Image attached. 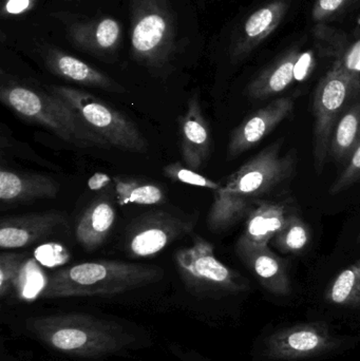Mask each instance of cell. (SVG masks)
<instances>
[{
    "mask_svg": "<svg viewBox=\"0 0 360 361\" xmlns=\"http://www.w3.org/2000/svg\"><path fill=\"white\" fill-rule=\"evenodd\" d=\"M23 330L49 351L68 358L99 360L145 347L135 326L108 316L58 312L29 316Z\"/></svg>",
    "mask_w": 360,
    "mask_h": 361,
    "instance_id": "cell-1",
    "label": "cell"
},
{
    "mask_svg": "<svg viewBox=\"0 0 360 361\" xmlns=\"http://www.w3.org/2000/svg\"><path fill=\"white\" fill-rule=\"evenodd\" d=\"M295 169V157L280 154L278 144L268 146L230 176L225 184L213 191V202L207 214V226L220 233L236 224Z\"/></svg>",
    "mask_w": 360,
    "mask_h": 361,
    "instance_id": "cell-2",
    "label": "cell"
},
{
    "mask_svg": "<svg viewBox=\"0 0 360 361\" xmlns=\"http://www.w3.org/2000/svg\"><path fill=\"white\" fill-rule=\"evenodd\" d=\"M163 269L154 265L124 261L99 260L63 267L46 279L42 299L114 296L149 286L162 279Z\"/></svg>",
    "mask_w": 360,
    "mask_h": 361,
    "instance_id": "cell-3",
    "label": "cell"
},
{
    "mask_svg": "<svg viewBox=\"0 0 360 361\" xmlns=\"http://www.w3.org/2000/svg\"><path fill=\"white\" fill-rule=\"evenodd\" d=\"M0 101L25 122L39 125L80 148L110 146L93 133L63 99L51 92L15 82L0 87Z\"/></svg>",
    "mask_w": 360,
    "mask_h": 361,
    "instance_id": "cell-4",
    "label": "cell"
},
{
    "mask_svg": "<svg viewBox=\"0 0 360 361\" xmlns=\"http://www.w3.org/2000/svg\"><path fill=\"white\" fill-rule=\"evenodd\" d=\"M130 15L133 59L148 69L166 67L177 51L169 0H130Z\"/></svg>",
    "mask_w": 360,
    "mask_h": 361,
    "instance_id": "cell-5",
    "label": "cell"
},
{
    "mask_svg": "<svg viewBox=\"0 0 360 361\" xmlns=\"http://www.w3.org/2000/svg\"><path fill=\"white\" fill-rule=\"evenodd\" d=\"M51 93L70 106L82 122L110 146L143 154L148 144L137 125L95 95L67 86H51Z\"/></svg>",
    "mask_w": 360,
    "mask_h": 361,
    "instance_id": "cell-6",
    "label": "cell"
},
{
    "mask_svg": "<svg viewBox=\"0 0 360 361\" xmlns=\"http://www.w3.org/2000/svg\"><path fill=\"white\" fill-rule=\"evenodd\" d=\"M175 261L182 282L194 296L213 298L247 288V280L222 263L204 238L196 237L192 245L178 250Z\"/></svg>",
    "mask_w": 360,
    "mask_h": 361,
    "instance_id": "cell-7",
    "label": "cell"
},
{
    "mask_svg": "<svg viewBox=\"0 0 360 361\" xmlns=\"http://www.w3.org/2000/svg\"><path fill=\"white\" fill-rule=\"evenodd\" d=\"M352 88V82L348 75L335 72L323 82L315 95L313 154L317 173H321L325 159L329 156L334 127L349 108Z\"/></svg>",
    "mask_w": 360,
    "mask_h": 361,
    "instance_id": "cell-8",
    "label": "cell"
},
{
    "mask_svg": "<svg viewBox=\"0 0 360 361\" xmlns=\"http://www.w3.org/2000/svg\"><path fill=\"white\" fill-rule=\"evenodd\" d=\"M196 223L163 210L144 214L127 231L125 250L132 258H147L164 250L175 240L190 233Z\"/></svg>",
    "mask_w": 360,
    "mask_h": 361,
    "instance_id": "cell-9",
    "label": "cell"
},
{
    "mask_svg": "<svg viewBox=\"0 0 360 361\" xmlns=\"http://www.w3.org/2000/svg\"><path fill=\"white\" fill-rule=\"evenodd\" d=\"M293 110V99L283 97L254 112L232 131L228 145V158L232 160L253 149Z\"/></svg>",
    "mask_w": 360,
    "mask_h": 361,
    "instance_id": "cell-10",
    "label": "cell"
},
{
    "mask_svg": "<svg viewBox=\"0 0 360 361\" xmlns=\"http://www.w3.org/2000/svg\"><path fill=\"white\" fill-rule=\"evenodd\" d=\"M180 128L184 164L194 171H200L211 156L213 139L198 95L194 94L188 99L187 108L180 118Z\"/></svg>",
    "mask_w": 360,
    "mask_h": 361,
    "instance_id": "cell-11",
    "label": "cell"
},
{
    "mask_svg": "<svg viewBox=\"0 0 360 361\" xmlns=\"http://www.w3.org/2000/svg\"><path fill=\"white\" fill-rule=\"evenodd\" d=\"M65 221V214L56 210L6 216L0 221V247H25L52 233Z\"/></svg>",
    "mask_w": 360,
    "mask_h": 361,
    "instance_id": "cell-12",
    "label": "cell"
},
{
    "mask_svg": "<svg viewBox=\"0 0 360 361\" xmlns=\"http://www.w3.org/2000/svg\"><path fill=\"white\" fill-rule=\"evenodd\" d=\"M67 33L74 46L97 56L114 54L122 42L120 23L112 17L74 21L68 25Z\"/></svg>",
    "mask_w": 360,
    "mask_h": 361,
    "instance_id": "cell-13",
    "label": "cell"
},
{
    "mask_svg": "<svg viewBox=\"0 0 360 361\" xmlns=\"http://www.w3.org/2000/svg\"><path fill=\"white\" fill-rule=\"evenodd\" d=\"M46 67L54 75L80 86L101 89L113 93H125L126 89L97 68L54 47L44 51Z\"/></svg>",
    "mask_w": 360,
    "mask_h": 361,
    "instance_id": "cell-14",
    "label": "cell"
},
{
    "mask_svg": "<svg viewBox=\"0 0 360 361\" xmlns=\"http://www.w3.org/2000/svg\"><path fill=\"white\" fill-rule=\"evenodd\" d=\"M58 191V184L46 176L0 169V201L4 205L54 199Z\"/></svg>",
    "mask_w": 360,
    "mask_h": 361,
    "instance_id": "cell-15",
    "label": "cell"
},
{
    "mask_svg": "<svg viewBox=\"0 0 360 361\" xmlns=\"http://www.w3.org/2000/svg\"><path fill=\"white\" fill-rule=\"evenodd\" d=\"M236 252L239 258L268 290L276 293L289 290V277L285 262L270 250L268 245H257L239 238Z\"/></svg>",
    "mask_w": 360,
    "mask_h": 361,
    "instance_id": "cell-16",
    "label": "cell"
},
{
    "mask_svg": "<svg viewBox=\"0 0 360 361\" xmlns=\"http://www.w3.org/2000/svg\"><path fill=\"white\" fill-rule=\"evenodd\" d=\"M113 205L108 199L93 202L80 216L75 227V237L84 250H97L107 239L116 222Z\"/></svg>",
    "mask_w": 360,
    "mask_h": 361,
    "instance_id": "cell-17",
    "label": "cell"
},
{
    "mask_svg": "<svg viewBox=\"0 0 360 361\" xmlns=\"http://www.w3.org/2000/svg\"><path fill=\"white\" fill-rule=\"evenodd\" d=\"M289 214L283 202L261 201L247 214L240 238L257 245L268 246L283 228Z\"/></svg>",
    "mask_w": 360,
    "mask_h": 361,
    "instance_id": "cell-18",
    "label": "cell"
},
{
    "mask_svg": "<svg viewBox=\"0 0 360 361\" xmlns=\"http://www.w3.org/2000/svg\"><path fill=\"white\" fill-rule=\"evenodd\" d=\"M360 144V103L350 106L334 127L329 156L337 162H348Z\"/></svg>",
    "mask_w": 360,
    "mask_h": 361,
    "instance_id": "cell-19",
    "label": "cell"
},
{
    "mask_svg": "<svg viewBox=\"0 0 360 361\" xmlns=\"http://www.w3.org/2000/svg\"><path fill=\"white\" fill-rule=\"evenodd\" d=\"M116 192L120 206L127 204L135 205H158L166 200L162 187L154 183L142 182L135 179L114 178Z\"/></svg>",
    "mask_w": 360,
    "mask_h": 361,
    "instance_id": "cell-20",
    "label": "cell"
},
{
    "mask_svg": "<svg viewBox=\"0 0 360 361\" xmlns=\"http://www.w3.org/2000/svg\"><path fill=\"white\" fill-rule=\"evenodd\" d=\"M310 240L308 224L297 214H290L272 242L283 254H299L306 250Z\"/></svg>",
    "mask_w": 360,
    "mask_h": 361,
    "instance_id": "cell-21",
    "label": "cell"
},
{
    "mask_svg": "<svg viewBox=\"0 0 360 361\" xmlns=\"http://www.w3.org/2000/svg\"><path fill=\"white\" fill-rule=\"evenodd\" d=\"M328 297L336 305H359L360 260L340 271L330 286Z\"/></svg>",
    "mask_w": 360,
    "mask_h": 361,
    "instance_id": "cell-22",
    "label": "cell"
},
{
    "mask_svg": "<svg viewBox=\"0 0 360 361\" xmlns=\"http://www.w3.org/2000/svg\"><path fill=\"white\" fill-rule=\"evenodd\" d=\"M27 261L25 255L2 252L0 256V297L2 299L12 293H18L19 282Z\"/></svg>",
    "mask_w": 360,
    "mask_h": 361,
    "instance_id": "cell-23",
    "label": "cell"
},
{
    "mask_svg": "<svg viewBox=\"0 0 360 361\" xmlns=\"http://www.w3.org/2000/svg\"><path fill=\"white\" fill-rule=\"evenodd\" d=\"M294 66L292 61H285L273 71L263 82H257L252 87L249 93L255 99H266L270 95L283 92L294 78Z\"/></svg>",
    "mask_w": 360,
    "mask_h": 361,
    "instance_id": "cell-24",
    "label": "cell"
},
{
    "mask_svg": "<svg viewBox=\"0 0 360 361\" xmlns=\"http://www.w3.org/2000/svg\"><path fill=\"white\" fill-rule=\"evenodd\" d=\"M163 173L167 179L173 182L184 183V184L192 185V186L202 187V188L211 189L216 191L222 186L220 183L209 179L203 175L198 173V171L183 166L181 163L175 162L167 164L163 169Z\"/></svg>",
    "mask_w": 360,
    "mask_h": 361,
    "instance_id": "cell-25",
    "label": "cell"
},
{
    "mask_svg": "<svg viewBox=\"0 0 360 361\" xmlns=\"http://www.w3.org/2000/svg\"><path fill=\"white\" fill-rule=\"evenodd\" d=\"M323 343V337L313 330L294 331L287 335L285 341L287 349L296 354H308L316 351Z\"/></svg>",
    "mask_w": 360,
    "mask_h": 361,
    "instance_id": "cell-26",
    "label": "cell"
},
{
    "mask_svg": "<svg viewBox=\"0 0 360 361\" xmlns=\"http://www.w3.org/2000/svg\"><path fill=\"white\" fill-rule=\"evenodd\" d=\"M357 183H360V144L349 159L346 169L330 187V193L337 195Z\"/></svg>",
    "mask_w": 360,
    "mask_h": 361,
    "instance_id": "cell-27",
    "label": "cell"
},
{
    "mask_svg": "<svg viewBox=\"0 0 360 361\" xmlns=\"http://www.w3.org/2000/svg\"><path fill=\"white\" fill-rule=\"evenodd\" d=\"M36 258L48 267H54L61 263H65L67 261L69 254L63 246L57 244H48V245L38 247L35 252Z\"/></svg>",
    "mask_w": 360,
    "mask_h": 361,
    "instance_id": "cell-28",
    "label": "cell"
},
{
    "mask_svg": "<svg viewBox=\"0 0 360 361\" xmlns=\"http://www.w3.org/2000/svg\"><path fill=\"white\" fill-rule=\"evenodd\" d=\"M273 13L268 8H261L249 17L245 23V33L249 37H256L268 29L272 23Z\"/></svg>",
    "mask_w": 360,
    "mask_h": 361,
    "instance_id": "cell-29",
    "label": "cell"
},
{
    "mask_svg": "<svg viewBox=\"0 0 360 361\" xmlns=\"http://www.w3.org/2000/svg\"><path fill=\"white\" fill-rule=\"evenodd\" d=\"M37 0H4L1 8L2 18L20 16L33 10Z\"/></svg>",
    "mask_w": 360,
    "mask_h": 361,
    "instance_id": "cell-30",
    "label": "cell"
},
{
    "mask_svg": "<svg viewBox=\"0 0 360 361\" xmlns=\"http://www.w3.org/2000/svg\"><path fill=\"white\" fill-rule=\"evenodd\" d=\"M311 63H312V56L310 53H304L299 57L297 63L294 66V78L296 80H304L306 78L309 69H310Z\"/></svg>",
    "mask_w": 360,
    "mask_h": 361,
    "instance_id": "cell-31",
    "label": "cell"
},
{
    "mask_svg": "<svg viewBox=\"0 0 360 361\" xmlns=\"http://www.w3.org/2000/svg\"><path fill=\"white\" fill-rule=\"evenodd\" d=\"M111 183V178L103 173H95L88 180V186L90 190L97 191L105 188Z\"/></svg>",
    "mask_w": 360,
    "mask_h": 361,
    "instance_id": "cell-32",
    "label": "cell"
},
{
    "mask_svg": "<svg viewBox=\"0 0 360 361\" xmlns=\"http://www.w3.org/2000/svg\"><path fill=\"white\" fill-rule=\"evenodd\" d=\"M346 65L351 71L360 72V42H357L349 53Z\"/></svg>",
    "mask_w": 360,
    "mask_h": 361,
    "instance_id": "cell-33",
    "label": "cell"
},
{
    "mask_svg": "<svg viewBox=\"0 0 360 361\" xmlns=\"http://www.w3.org/2000/svg\"><path fill=\"white\" fill-rule=\"evenodd\" d=\"M344 0H321V6L323 10L334 11L342 4Z\"/></svg>",
    "mask_w": 360,
    "mask_h": 361,
    "instance_id": "cell-34",
    "label": "cell"
},
{
    "mask_svg": "<svg viewBox=\"0 0 360 361\" xmlns=\"http://www.w3.org/2000/svg\"><path fill=\"white\" fill-rule=\"evenodd\" d=\"M359 243H360V235H359Z\"/></svg>",
    "mask_w": 360,
    "mask_h": 361,
    "instance_id": "cell-35",
    "label": "cell"
}]
</instances>
